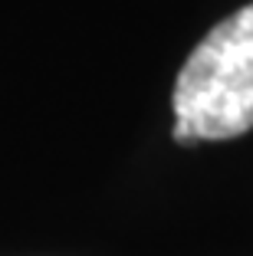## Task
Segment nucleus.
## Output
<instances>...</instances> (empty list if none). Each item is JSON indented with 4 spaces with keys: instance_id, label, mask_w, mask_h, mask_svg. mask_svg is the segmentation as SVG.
<instances>
[{
    "instance_id": "f257e3e1",
    "label": "nucleus",
    "mask_w": 253,
    "mask_h": 256,
    "mask_svg": "<svg viewBox=\"0 0 253 256\" xmlns=\"http://www.w3.org/2000/svg\"><path fill=\"white\" fill-rule=\"evenodd\" d=\"M174 142H223L253 128V4L220 20L181 66Z\"/></svg>"
}]
</instances>
